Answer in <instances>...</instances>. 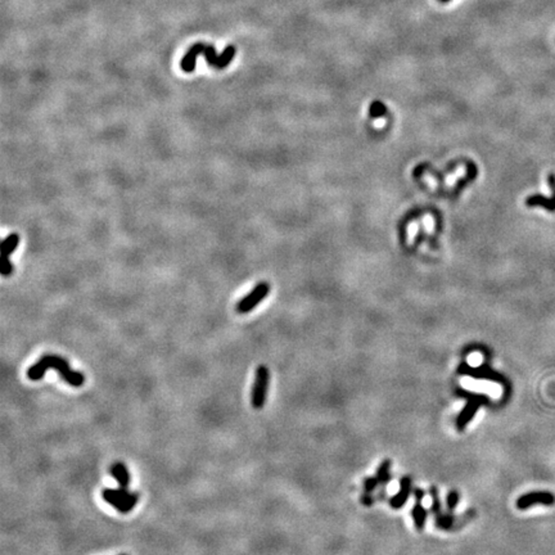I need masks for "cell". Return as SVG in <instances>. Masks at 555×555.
<instances>
[{
    "mask_svg": "<svg viewBox=\"0 0 555 555\" xmlns=\"http://www.w3.org/2000/svg\"><path fill=\"white\" fill-rule=\"evenodd\" d=\"M56 369L60 378L72 387H81L85 383V376L81 372L74 370L68 362L62 356L44 355L34 365L27 369V378L31 380H40L45 376L46 370Z\"/></svg>",
    "mask_w": 555,
    "mask_h": 555,
    "instance_id": "1",
    "label": "cell"
},
{
    "mask_svg": "<svg viewBox=\"0 0 555 555\" xmlns=\"http://www.w3.org/2000/svg\"><path fill=\"white\" fill-rule=\"evenodd\" d=\"M200 56H203V57L206 58L207 63L211 67L222 70L226 68L230 64V62H232V60L234 58V56H236V48H234L233 45H229V46H226L224 49V52L220 56H218L215 48L212 45L197 42L182 57V62H180V67H182V71L188 72V74L193 72L194 68H196V64H197V58Z\"/></svg>",
    "mask_w": 555,
    "mask_h": 555,
    "instance_id": "2",
    "label": "cell"
},
{
    "mask_svg": "<svg viewBox=\"0 0 555 555\" xmlns=\"http://www.w3.org/2000/svg\"><path fill=\"white\" fill-rule=\"evenodd\" d=\"M102 498L107 504L114 506L121 514H128L132 510L139 500V494L132 492L128 488H104L102 491Z\"/></svg>",
    "mask_w": 555,
    "mask_h": 555,
    "instance_id": "3",
    "label": "cell"
},
{
    "mask_svg": "<svg viewBox=\"0 0 555 555\" xmlns=\"http://www.w3.org/2000/svg\"><path fill=\"white\" fill-rule=\"evenodd\" d=\"M270 387V370L265 365H258L254 372V382L251 391V404L254 409H262L268 398Z\"/></svg>",
    "mask_w": 555,
    "mask_h": 555,
    "instance_id": "4",
    "label": "cell"
},
{
    "mask_svg": "<svg viewBox=\"0 0 555 555\" xmlns=\"http://www.w3.org/2000/svg\"><path fill=\"white\" fill-rule=\"evenodd\" d=\"M484 402H486V397L482 396V394H468V401H466V404L464 405V408H462V412H459L456 418L458 430L462 432V430L468 427V424L477 415L478 410H480V408Z\"/></svg>",
    "mask_w": 555,
    "mask_h": 555,
    "instance_id": "5",
    "label": "cell"
},
{
    "mask_svg": "<svg viewBox=\"0 0 555 555\" xmlns=\"http://www.w3.org/2000/svg\"><path fill=\"white\" fill-rule=\"evenodd\" d=\"M269 293H270L269 284L265 283V282L258 283L256 286H254V290H252L251 293H248L247 296H244V297H243V298L236 304V312L239 314L251 312V311L256 308L257 304L262 302V300L265 298L266 296L269 294Z\"/></svg>",
    "mask_w": 555,
    "mask_h": 555,
    "instance_id": "6",
    "label": "cell"
},
{
    "mask_svg": "<svg viewBox=\"0 0 555 555\" xmlns=\"http://www.w3.org/2000/svg\"><path fill=\"white\" fill-rule=\"evenodd\" d=\"M458 373L462 376H469L477 379H487L490 382H495L498 384H505V376L500 373L495 372L487 365H480V366H470L466 362L462 364L458 369Z\"/></svg>",
    "mask_w": 555,
    "mask_h": 555,
    "instance_id": "7",
    "label": "cell"
},
{
    "mask_svg": "<svg viewBox=\"0 0 555 555\" xmlns=\"http://www.w3.org/2000/svg\"><path fill=\"white\" fill-rule=\"evenodd\" d=\"M555 502V496L549 491H534V492L524 494L516 500V508L520 510H526L534 505H546L552 506Z\"/></svg>",
    "mask_w": 555,
    "mask_h": 555,
    "instance_id": "8",
    "label": "cell"
},
{
    "mask_svg": "<svg viewBox=\"0 0 555 555\" xmlns=\"http://www.w3.org/2000/svg\"><path fill=\"white\" fill-rule=\"evenodd\" d=\"M412 480L409 476H404L400 480V488L397 491V494H394L391 498H390V506L392 509H401L404 505L406 504V502L409 500V496L412 494Z\"/></svg>",
    "mask_w": 555,
    "mask_h": 555,
    "instance_id": "9",
    "label": "cell"
},
{
    "mask_svg": "<svg viewBox=\"0 0 555 555\" xmlns=\"http://www.w3.org/2000/svg\"><path fill=\"white\" fill-rule=\"evenodd\" d=\"M110 473L118 482L120 487L128 488L130 484V472L122 462H114L110 468Z\"/></svg>",
    "mask_w": 555,
    "mask_h": 555,
    "instance_id": "10",
    "label": "cell"
},
{
    "mask_svg": "<svg viewBox=\"0 0 555 555\" xmlns=\"http://www.w3.org/2000/svg\"><path fill=\"white\" fill-rule=\"evenodd\" d=\"M549 182L552 192H554V198L552 200H546V198L541 197V196H532V197L527 198V200H526L527 206H542L546 210H549V211H555V175H552V174L549 176Z\"/></svg>",
    "mask_w": 555,
    "mask_h": 555,
    "instance_id": "11",
    "label": "cell"
},
{
    "mask_svg": "<svg viewBox=\"0 0 555 555\" xmlns=\"http://www.w3.org/2000/svg\"><path fill=\"white\" fill-rule=\"evenodd\" d=\"M427 516H428L427 509L423 506L422 502H418V500H416L414 506H412V520H414L415 528L418 530V531H423L424 530V527H426V522H427Z\"/></svg>",
    "mask_w": 555,
    "mask_h": 555,
    "instance_id": "12",
    "label": "cell"
},
{
    "mask_svg": "<svg viewBox=\"0 0 555 555\" xmlns=\"http://www.w3.org/2000/svg\"><path fill=\"white\" fill-rule=\"evenodd\" d=\"M18 243H20V236L17 233L9 234L0 244L2 258H9V256L17 250Z\"/></svg>",
    "mask_w": 555,
    "mask_h": 555,
    "instance_id": "13",
    "label": "cell"
},
{
    "mask_svg": "<svg viewBox=\"0 0 555 555\" xmlns=\"http://www.w3.org/2000/svg\"><path fill=\"white\" fill-rule=\"evenodd\" d=\"M391 466H392V462L388 459L383 460V462L379 464L378 469H376V478L379 480V484H387L388 482L392 480L391 473H390V470H391Z\"/></svg>",
    "mask_w": 555,
    "mask_h": 555,
    "instance_id": "14",
    "label": "cell"
},
{
    "mask_svg": "<svg viewBox=\"0 0 555 555\" xmlns=\"http://www.w3.org/2000/svg\"><path fill=\"white\" fill-rule=\"evenodd\" d=\"M430 498H432V504H430V510H432V513L434 514V516H438L442 514V504H441V500H440V495H438V490H437L436 486H432L430 488Z\"/></svg>",
    "mask_w": 555,
    "mask_h": 555,
    "instance_id": "15",
    "label": "cell"
},
{
    "mask_svg": "<svg viewBox=\"0 0 555 555\" xmlns=\"http://www.w3.org/2000/svg\"><path fill=\"white\" fill-rule=\"evenodd\" d=\"M455 516L452 514H444L436 516V526L441 530H450L454 524Z\"/></svg>",
    "mask_w": 555,
    "mask_h": 555,
    "instance_id": "16",
    "label": "cell"
},
{
    "mask_svg": "<svg viewBox=\"0 0 555 555\" xmlns=\"http://www.w3.org/2000/svg\"><path fill=\"white\" fill-rule=\"evenodd\" d=\"M459 498L460 496L456 490H450L448 492V496H446V508H448V510L450 513H454L455 512L458 504H459Z\"/></svg>",
    "mask_w": 555,
    "mask_h": 555,
    "instance_id": "17",
    "label": "cell"
},
{
    "mask_svg": "<svg viewBox=\"0 0 555 555\" xmlns=\"http://www.w3.org/2000/svg\"><path fill=\"white\" fill-rule=\"evenodd\" d=\"M386 106L383 104L382 102H374L373 104L370 106L369 108V112H370V116L372 117H380V116H384L386 114Z\"/></svg>",
    "mask_w": 555,
    "mask_h": 555,
    "instance_id": "18",
    "label": "cell"
},
{
    "mask_svg": "<svg viewBox=\"0 0 555 555\" xmlns=\"http://www.w3.org/2000/svg\"><path fill=\"white\" fill-rule=\"evenodd\" d=\"M379 480L376 477H366L364 480V492L373 494L374 490L378 487Z\"/></svg>",
    "mask_w": 555,
    "mask_h": 555,
    "instance_id": "19",
    "label": "cell"
},
{
    "mask_svg": "<svg viewBox=\"0 0 555 555\" xmlns=\"http://www.w3.org/2000/svg\"><path fill=\"white\" fill-rule=\"evenodd\" d=\"M13 264L10 261V258H2V264H0V272L3 276H8V275L13 274Z\"/></svg>",
    "mask_w": 555,
    "mask_h": 555,
    "instance_id": "20",
    "label": "cell"
},
{
    "mask_svg": "<svg viewBox=\"0 0 555 555\" xmlns=\"http://www.w3.org/2000/svg\"><path fill=\"white\" fill-rule=\"evenodd\" d=\"M362 502L364 505H366V506H372L374 502V498H373V494H366L364 492V495L362 496Z\"/></svg>",
    "mask_w": 555,
    "mask_h": 555,
    "instance_id": "21",
    "label": "cell"
},
{
    "mask_svg": "<svg viewBox=\"0 0 555 555\" xmlns=\"http://www.w3.org/2000/svg\"><path fill=\"white\" fill-rule=\"evenodd\" d=\"M424 495H426V492H424L423 490H420V488H415V490H414L415 500H418V502H423Z\"/></svg>",
    "mask_w": 555,
    "mask_h": 555,
    "instance_id": "22",
    "label": "cell"
},
{
    "mask_svg": "<svg viewBox=\"0 0 555 555\" xmlns=\"http://www.w3.org/2000/svg\"><path fill=\"white\" fill-rule=\"evenodd\" d=\"M441 3H448V2H450V0H440Z\"/></svg>",
    "mask_w": 555,
    "mask_h": 555,
    "instance_id": "23",
    "label": "cell"
},
{
    "mask_svg": "<svg viewBox=\"0 0 555 555\" xmlns=\"http://www.w3.org/2000/svg\"><path fill=\"white\" fill-rule=\"evenodd\" d=\"M120 555H128V554H120Z\"/></svg>",
    "mask_w": 555,
    "mask_h": 555,
    "instance_id": "24",
    "label": "cell"
}]
</instances>
